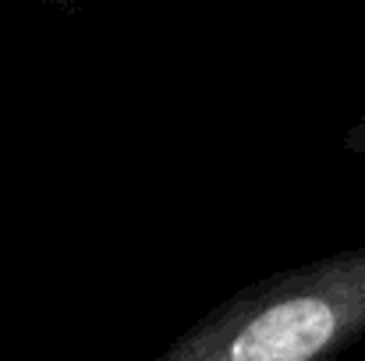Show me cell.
Returning a JSON list of instances; mask_svg holds the SVG:
<instances>
[{"label": "cell", "mask_w": 365, "mask_h": 361, "mask_svg": "<svg viewBox=\"0 0 365 361\" xmlns=\"http://www.w3.org/2000/svg\"><path fill=\"white\" fill-rule=\"evenodd\" d=\"M365 330V251L252 280L153 361H330Z\"/></svg>", "instance_id": "obj_1"}]
</instances>
